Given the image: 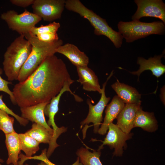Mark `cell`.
I'll use <instances>...</instances> for the list:
<instances>
[{
  "label": "cell",
  "instance_id": "1",
  "mask_svg": "<svg viewBox=\"0 0 165 165\" xmlns=\"http://www.w3.org/2000/svg\"><path fill=\"white\" fill-rule=\"evenodd\" d=\"M71 79L64 61L55 54L49 56L24 81L14 86L16 105L21 108L50 102Z\"/></svg>",
  "mask_w": 165,
  "mask_h": 165
},
{
  "label": "cell",
  "instance_id": "2",
  "mask_svg": "<svg viewBox=\"0 0 165 165\" xmlns=\"http://www.w3.org/2000/svg\"><path fill=\"white\" fill-rule=\"evenodd\" d=\"M32 46L31 51L27 60L20 69L17 80L19 82L24 81L39 66L47 57L54 55L56 50L63 45L61 39L52 43L39 40L36 36L30 32L24 35Z\"/></svg>",
  "mask_w": 165,
  "mask_h": 165
},
{
  "label": "cell",
  "instance_id": "3",
  "mask_svg": "<svg viewBox=\"0 0 165 165\" xmlns=\"http://www.w3.org/2000/svg\"><path fill=\"white\" fill-rule=\"evenodd\" d=\"M32 46L23 35L16 38L4 55L3 69L9 81L17 80L19 72L29 57Z\"/></svg>",
  "mask_w": 165,
  "mask_h": 165
},
{
  "label": "cell",
  "instance_id": "4",
  "mask_svg": "<svg viewBox=\"0 0 165 165\" xmlns=\"http://www.w3.org/2000/svg\"><path fill=\"white\" fill-rule=\"evenodd\" d=\"M65 8L87 20L94 28V34L106 36L116 48L121 47L123 39L122 35L110 27L105 19L86 7L79 0H65Z\"/></svg>",
  "mask_w": 165,
  "mask_h": 165
},
{
  "label": "cell",
  "instance_id": "5",
  "mask_svg": "<svg viewBox=\"0 0 165 165\" xmlns=\"http://www.w3.org/2000/svg\"><path fill=\"white\" fill-rule=\"evenodd\" d=\"M117 27L118 32L127 43L133 42L151 35H162L165 31V24L162 21L146 23L140 20L120 21Z\"/></svg>",
  "mask_w": 165,
  "mask_h": 165
},
{
  "label": "cell",
  "instance_id": "6",
  "mask_svg": "<svg viewBox=\"0 0 165 165\" xmlns=\"http://www.w3.org/2000/svg\"><path fill=\"white\" fill-rule=\"evenodd\" d=\"M1 18L7 23L9 28L20 35L29 33L42 19L39 16L27 10L20 14L9 10L1 14Z\"/></svg>",
  "mask_w": 165,
  "mask_h": 165
},
{
  "label": "cell",
  "instance_id": "7",
  "mask_svg": "<svg viewBox=\"0 0 165 165\" xmlns=\"http://www.w3.org/2000/svg\"><path fill=\"white\" fill-rule=\"evenodd\" d=\"M65 0H35L32 5L33 13L48 22L60 19L64 9Z\"/></svg>",
  "mask_w": 165,
  "mask_h": 165
},
{
  "label": "cell",
  "instance_id": "8",
  "mask_svg": "<svg viewBox=\"0 0 165 165\" xmlns=\"http://www.w3.org/2000/svg\"><path fill=\"white\" fill-rule=\"evenodd\" d=\"M137 9L132 17L133 20H139L144 17L159 19L165 24V4L162 0H135Z\"/></svg>",
  "mask_w": 165,
  "mask_h": 165
},
{
  "label": "cell",
  "instance_id": "9",
  "mask_svg": "<svg viewBox=\"0 0 165 165\" xmlns=\"http://www.w3.org/2000/svg\"><path fill=\"white\" fill-rule=\"evenodd\" d=\"M113 71H112L111 72L106 81L103 84L101 96L98 102L93 105L89 99L87 100V103L89 107V113L86 119L81 122V127L84 125L87 126V125L92 123L94 126V132L97 133L98 132L99 126L103 120L102 115L104 110L110 99V97L106 96L105 90L107 82L113 75Z\"/></svg>",
  "mask_w": 165,
  "mask_h": 165
},
{
  "label": "cell",
  "instance_id": "10",
  "mask_svg": "<svg viewBox=\"0 0 165 165\" xmlns=\"http://www.w3.org/2000/svg\"><path fill=\"white\" fill-rule=\"evenodd\" d=\"M107 134L103 141L99 140L102 144L97 149L101 150L104 145H108L111 149L114 148L113 154L116 156H121L123 153V147L126 145V141L131 138L132 134H126L112 123L109 125Z\"/></svg>",
  "mask_w": 165,
  "mask_h": 165
},
{
  "label": "cell",
  "instance_id": "11",
  "mask_svg": "<svg viewBox=\"0 0 165 165\" xmlns=\"http://www.w3.org/2000/svg\"><path fill=\"white\" fill-rule=\"evenodd\" d=\"M50 102L41 103L32 106L21 107L20 110L21 117L33 123L42 125L53 135V130L48 125L44 114L45 107Z\"/></svg>",
  "mask_w": 165,
  "mask_h": 165
},
{
  "label": "cell",
  "instance_id": "12",
  "mask_svg": "<svg viewBox=\"0 0 165 165\" xmlns=\"http://www.w3.org/2000/svg\"><path fill=\"white\" fill-rule=\"evenodd\" d=\"M164 53L160 55H155L146 59L142 57L138 58L137 64L140 65L139 69L137 71L129 72L131 74L136 75L139 78L140 74L144 71L150 70L152 75L157 78L165 72V66L161 62V59L163 57Z\"/></svg>",
  "mask_w": 165,
  "mask_h": 165
},
{
  "label": "cell",
  "instance_id": "13",
  "mask_svg": "<svg viewBox=\"0 0 165 165\" xmlns=\"http://www.w3.org/2000/svg\"><path fill=\"white\" fill-rule=\"evenodd\" d=\"M141 107V104H125L116 118V125L123 132L130 133L137 113Z\"/></svg>",
  "mask_w": 165,
  "mask_h": 165
},
{
  "label": "cell",
  "instance_id": "14",
  "mask_svg": "<svg viewBox=\"0 0 165 165\" xmlns=\"http://www.w3.org/2000/svg\"><path fill=\"white\" fill-rule=\"evenodd\" d=\"M56 53L66 57L76 67L87 66L89 58L75 45L69 43L60 46L56 50Z\"/></svg>",
  "mask_w": 165,
  "mask_h": 165
},
{
  "label": "cell",
  "instance_id": "15",
  "mask_svg": "<svg viewBox=\"0 0 165 165\" xmlns=\"http://www.w3.org/2000/svg\"><path fill=\"white\" fill-rule=\"evenodd\" d=\"M76 67L79 77L77 81L82 85L83 89L87 91H97L101 94V89L98 78L93 70L88 66Z\"/></svg>",
  "mask_w": 165,
  "mask_h": 165
},
{
  "label": "cell",
  "instance_id": "16",
  "mask_svg": "<svg viewBox=\"0 0 165 165\" xmlns=\"http://www.w3.org/2000/svg\"><path fill=\"white\" fill-rule=\"evenodd\" d=\"M125 105L117 95L113 97L110 103L107 106L104 122L98 131L99 134L104 135L106 134L109 125L117 118Z\"/></svg>",
  "mask_w": 165,
  "mask_h": 165
},
{
  "label": "cell",
  "instance_id": "17",
  "mask_svg": "<svg viewBox=\"0 0 165 165\" xmlns=\"http://www.w3.org/2000/svg\"><path fill=\"white\" fill-rule=\"evenodd\" d=\"M111 86L125 104L141 105V95L135 88L121 83L118 79Z\"/></svg>",
  "mask_w": 165,
  "mask_h": 165
},
{
  "label": "cell",
  "instance_id": "18",
  "mask_svg": "<svg viewBox=\"0 0 165 165\" xmlns=\"http://www.w3.org/2000/svg\"><path fill=\"white\" fill-rule=\"evenodd\" d=\"M5 142L8 152L7 165H18L21 148L18 134L16 132L5 135Z\"/></svg>",
  "mask_w": 165,
  "mask_h": 165
},
{
  "label": "cell",
  "instance_id": "19",
  "mask_svg": "<svg viewBox=\"0 0 165 165\" xmlns=\"http://www.w3.org/2000/svg\"><path fill=\"white\" fill-rule=\"evenodd\" d=\"M157 123L153 112H145L141 107L137 113L134 128L140 127L148 132H152L157 130Z\"/></svg>",
  "mask_w": 165,
  "mask_h": 165
},
{
  "label": "cell",
  "instance_id": "20",
  "mask_svg": "<svg viewBox=\"0 0 165 165\" xmlns=\"http://www.w3.org/2000/svg\"><path fill=\"white\" fill-rule=\"evenodd\" d=\"M25 133L35 139L39 143L49 144L53 136V134L44 127L35 123H33L31 128Z\"/></svg>",
  "mask_w": 165,
  "mask_h": 165
},
{
  "label": "cell",
  "instance_id": "21",
  "mask_svg": "<svg viewBox=\"0 0 165 165\" xmlns=\"http://www.w3.org/2000/svg\"><path fill=\"white\" fill-rule=\"evenodd\" d=\"M76 153L83 165H103L100 159L101 150H94L91 152L87 148L82 147Z\"/></svg>",
  "mask_w": 165,
  "mask_h": 165
},
{
  "label": "cell",
  "instance_id": "22",
  "mask_svg": "<svg viewBox=\"0 0 165 165\" xmlns=\"http://www.w3.org/2000/svg\"><path fill=\"white\" fill-rule=\"evenodd\" d=\"M21 150L28 157L32 156L38 151L40 143L31 137L24 133L18 134Z\"/></svg>",
  "mask_w": 165,
  "mask_h": 165
},
{
  "label": "cell",
  "instance_id": "23",
  "mask_svg": "<svg viewBox=\"0 0 165 165\" xmlns=\"http://www.w3.org/2000/svg\"><path fill=\"white\" fill-rule=\"evenodd\" d=\"M6 112L0 109V130L5 135L15 132L13 128L14 119Z\"/></svg>",
  "mask_w": 165,
  "mask_h": 165
},
{
  "label": "cell",
  "instance_id": "24",
  "mask_svg": "<svg viewBox=\"0 0 165 165\" xmlns=\"http://www.w3.org/2000/svg\"><path fill=\"white\" fill-rule=\"evenodd\" d=\"M47 149L45 148L43 150L41 154L38 156H35L31 157H28L25 155L20 153L19 155V159L20 160L18 162L19 165H22L24 162L28 160L33 159L43 161L48 165H57L51 162L48 159L46 156ZM72 165H83L80 162L79 158L78 157L76 161Z\"/></svg>",
  "mask_w": 165,
  "mask_h": 165
},
{
  "label": "cell",
  "instance_id": "25",
  "mask_svg": "<svg viewBox=\"0 0 165 165\" xmlns=\"http://www.w3.org/2000/svg\"><path fill=\"white\" fill-rule=\"evenodd\" d=\"M60 26L59 23L54 21L47 25H41L38 27H35L31 30L30 33L35 36L43 33H57Z\"/></svg>",
  "mask_w": 165,
  "mask_h": 165
},
{
  "label": "cell",
  "instance_id": "26",
  "mask_svg": "<svg viewBox=\"0 0 165 165\" xmlns=\"http://www.w3.org/2000/svg\"><path fill=\"white\" fill-rule=\"evenodd\" d=\"M2 95H0V109L6 112L8 114L14 117L20 124L24 126H26L28 123L29 121L15 114L4 103L2 100Z\"/></svg>",
  "mask_w": 165,
  "mask_h": 165
},
{
  "label": "cell",
  "instance_id": "27",
  "mask_svg": "<svg viewBox=\"0 0 165 165\" xmlns=\"http://www.w3.org/2000/svg\"><path fill=\"white\" fill-rule=\"evenodd\" d=\"M36 37L40 40L49 43H52L59 39L57 33H48L39 34Z\"/></svg>",
  "mask_w": 165,
  "mask_h": 165
},
{
  "label": "cell",
  "instance_id": "28",
  "mask_svg": "<svg viewBox=\"0 0 165 165\" xmlns=\"http://www.w3.org/2000/svg\"><path fill=\"white\" fill-rule=\"evenodd\" d=\"M10 84H11V82L6 81L2 78L0 73V91H2L8 94L12 102L14 105H16L13 92L10 90L8 87V85Z\"/></svg>",
  "mask_w": 165,
  "mask_h": 165
},
{
  "label": "cell",
  "instance_id": "29",
  "mask_svg": "<svg viewBox=\"0 0 165 165\" xmlns=\"http://www.w3.org/2000/svg\"><path fill=\"white\" fill-rule=\"evenodd\" d=\"M35 0H11L12 4L18 6L25 8L32 5Z\"/></svg>",
  "mask_w": 165,
  "mask_h": 165
},
{
  "label": "cell",
  "instance_id": "30",
  "mask_svg": "<svg viewBox=\"0 0 165 165\" xmlns=\"http://www.w3.org/2000/svg\"><path fill=\"white\" fill-rule=\"evenodd\" d=\"M38 165H48L45 162L41 161L40 163H38Z\"/></svg>",
  "mask_w": 165,
  "mask_h": 165
},
{
  "label": "cell",
  "instance_id": "31",
  "mask_svg": "<svg viewBox=\"0 0 165 165\" xmlns=\"http://www.w3.org/2000/svg\"><path fill=\"white\" fill-rule=\"evenodd\" d=\"M4 161L0 158V165H3L2 163H3Z\"/></svg>",
  "mask_w": 165,
  "mask_h": 165
},
{
  "label": "cell",
  "instance_id": "32",
  "mask_svg": "<svg viewBox=\"0 0 165 165\" xmlns=\"http://www.w3.org/2000/svg\"><path fill=\"white\" fill-rule=\"evenodd\" d=\"M22 165H28V164H23Z\"/></svg>",
  "mask_w": 165,
  "mask_h": 165
},
{
  "label": "cell",
  "instance_id": "33",
  "mask_svg": "<svg viewBox=\"0 0 165 165\" xmlns=\"http://www.w3.org/2000/svg\"><path fill=\"white\" fill-rule=\"evenodd\" d=\"M9 165H13V164H10Z\"/></svg>",
  "mask_w": 165,
  "mask_h": 165
}]
</instances>
